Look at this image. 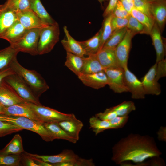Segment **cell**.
<instances>
[{
    "mask_svg": "<svg viewBox=\"0 0 166 166\" xmlns=\"http://www.w3.org/2000/svg\"><path fill=\"white\" fill-rule=\"evenodd\" d=\"M95 116L102 120L108 121L117 116L112 107L107 108L103 112L98 113Z\"/></svg>",
    "mask_w": 166,
    "mask_h": 166,
    "instance_id": "ee69618b",
    "label": "cell"
},
{
    "mask_svg": "<svg viewBox=\"0 0 166 166\" xmlns=\"http://www.w3.org/2000/svg\"><path fill=\"white\" fill-rule=\"evenodd\" d=\"M24 151L22 138L19 134H17L4 148L0 150V154H20Z\"/></svg>",
    "mask_w": 166,
    "mask_h": 166,
    "instance_id": "4316f807",
    "label": "cell"
},
{
    "mask_svg": "<svg viewBox=\"0 0 166 166\" xmlns=\"http://www.w3.org/2000/svg\"><path fill=\"white\" fill-rule=\"evenodd\" d=\"M59 27L57 22L42 28L38 44V55L50 52L59 41Z\"/></svg>",
    "mask_w": 166,
    "mask_h": 166,
    "instance_id": "277c9868",
    "label": "cell"
},
{
    "mask_svg": "<svg viewBox=\"0 0 166 166\" xmlns=\"http://www.w3.org/2000/svg\"><path fill=\"white\" fill-rule=\"evenodd\" d=\"M17 18L16 12L9 8L4 3L0 5V38Z\"/></svg>",
    "mask_w": 166,
    "mask_h": 166,
    "instance_id": "ac0fdd59",
    "label": "cell"
},
{
    "mask_svg": "<svg viewBox=\"0 0 166 166\" xmlns=\"http://www.w3.org/2000/svg\"><path fill=\"white\" fill-rule=\"evenodd\" d=\"M107 78L108 85L114 92L121 93L128 92L126 85L124 76V69L119 67L104 69Z\"/></svg>",
    "mask_w": 166,
    "mask_h": 166,
    "instance_id": "ba28073f",
    "label": "cell"
},
{
    "mask_svg": "<svg viewBox=\"0 0 166 166\" xmlns=\"http://www.w3.org/2000/svg\"><path fill=\"white\" fill-rule=\"evenodd\" d=\"M126 27L127 29L131 31L135 34L138 33L148 34L144 26L131 15L128 18V22Z\"/></svg>",
    "mask_w": 166,
    "mask_h": 166,
    "instance_id": "74e56055",
    "label": "cell"
},
{
    "mask_svg": "<svg viewBox=\"0 0 166 166\" xmlns=\"http://www.w3.org/2000/svg\"><path fill=\"white\" fill-rule=\"evenodd\" d=\"M14 73L9 67L0 70V84L7 76Z\"/></svg>",
    "mask_w": 166,
    "mask_h": 166,
    "instance_id": "c3c4849f",
    "label": "cell"
},
{
    "mask_svg": "<svg viewBox=\"0 0 166 166\" xmlns=\"http://www.w3.org/2000/svg\"><path fill=\"white\" fill-rule=\"evenodd\" d=\"M24 153L52 164L67 161H75L80 158L73 151L68 149L64 150L60 153L53 155H40L29 153L25 151Z\"/></svg>",
    "mask_w": 166,
    "mask_h": 166,
    "instance_id": "5bb4252c",
    "label": "cell"
},
{
    "mask_svg": "<svg viewBox=\"0 0 166 166\" xmlns=\"http://www.w3.org/2000/svg\"><path fill=\"white\" fill-rule=\"evenodd\" d=\"M101 4H102V3L105 1H108V0H98Z\"/></svg>",
    "mask_w": 166,
    "mask_h": 166,
    "instance_id": "db71d44e",
    "label": "cell"
},
{
    "mask_svg": "<svg viewBox=\"0 0 166 166\" xmlns=\"http://www.w3.org/2000/svg\"><path fill=\"white\" fill-rule=\"evenodd\" d=\"M5 121L11 123L23 129H25L38 134L44 141H52L55 139L47 128L44 123L28 118L7 116Z\"/></svg>",
    "mask_w": 166,
    "mask_h": 166,
    "instance_id": "3957f363",
    "label": "cell"
},
{
    "mask_svg": "<svg viewBox=\"0 0 166 166\" xmlns=\"http://www.w3.org/2000/svg\"><path fill=\"white\" fill-rule=\"evenodd\" d=\"M127 12L130 14L134 7L133 0H119Z\"/></svg>",
    "mask_w": 166,
    "mask_h": 166,
    "instance_id": "681fc988",
    "label": "cell"
},
{
    "mask_svg": "<svg viewBox=\"0 0 166 166\" xmlns=\"http://www.w3.org/2000/svg\"><path fill=\"white\" fill-rule=\"evenodd\" d=\"M134 7L149 17L153 19L150 10V3L147 0H133Z\"/></svg>",
    "mask_w": 166,
    "mask_h": 166,
    "instance_id": "ab89813d",
    "label": "cell"
},
{
    "mask_svg": "<svg viewBox=\"0 0 166 166\" xmlns=\"http://www.w3.org/2000/svg\"><path fill=\"white\" fill-rule=\"evenodd\" d=\"M27 30L17 20L7 29L1 38L6 40L10 45H12L19 41Z\"/></svg>",
    "mask_w": 166,
    "mask_h": 166,
    "instance_id": "7402d4cb",
    "label": "cell"
},
{
    "mask_svg": "<svg viewBox=\"0 0 166 166\" xmlns=\"http://www.w3.org/2000/svg\"><path fill=\"white\" fill-rule=\"evenodd\" d=\"M30 156L38 166H53L52 164L45 162L39 158Z\"/></svg>",
    "mask_w": 166,
    "mask_h": 166,
    "instance_id": "f907efd6",
    "label": "cell"
},
{
    "mask_svg": "<svg viewBox=\"0 0 166 166\" xmlns=\"http://www.w3.org/2000/svg\"><path fill=\"white\" fill-rule=\"evenodd\" d=\"M124 69V80L128 92L133 99H143L146 95L141 81H140L128 67Z\"/></svg>",
    "mask_w": 166,
    "mask_h": 166,
    "instance_id": "30bf717a",
    "label": "cell"
},
{
    "mask_svg": "<svg viewBox=\"0 0 166 166\" xmlns=\"http://www.w3.org/2000/svg\"><path fill=\"white\" fill-rule=\"evenodd\" d=\"M22 130V128L11 123L0 120V137Z\"/></svg>",
    "mask_w": 166,
    "mask_h": 166,
    "instance_id": "f35d334b",
    "label": "cell"
},
{
    "mask_svg": "<svg viewBox=\"0 0 166 166\" xmlns=\"http://www.w3.org/2000/svg\"><path fill=\"white\" fill-rule=\"evenodd\" d=\"M30 3L31 9L44 23L51 25L57 22L47 12L40 0H30Z\"/></svg>",
    "mask_w": 166,
    "mask_h": 166,
    "instance_id": "d4e9b609",
    "label": "cell"
},
{
    "mask_svg": "<svg viewBox=\"0 0 166 166\" xmlns=\"http://www.w3.org/2000/svg\"><path fill=\"white\" fill-rule=\"evenodd\" d=\"M4 81L25 101L38 105H41L39 100L24 81L15 73L6 77Z\"/></svg>",
    "mask_w": 166,
    "mask_h": 166,
    "instance_id": "52a82bcc",
    "label": "cell"
},
{
    "mask_svg": "<svg viewBox=\"0 0 166 166\" xmlns=\"http://www.w3.org/2000/svg\"><path fill=\"white\" fill-rule=\"evenodd\" d=\"M113 15L112 14L106 16L104 21L102 28V33L101 36L100 50L103 46L109 37L113 32L111 25V20Z\"/></svg>",
    "mask_w": 166,
    "mask_h": 166,
    "instance_id": "d590c367",
    "label": "cell"
},
{
    "mask_svg": "<svg viewBox=\"0 0 166 166\" xmlns=\"http://www.w3.org/2000/svg\"><path fill=\"white\" fill-rule=\"evenodd\" d=\"M156 63V78L158 81L160 78L166 76V59H164Z\"/></svg>",
    "mask_w": 166,
    "mask_h": 166,
    "instance_id": "f6af8a7d",
    "label": "cell"
},
{
    "mask_svg": "<svg viewBox=\"0 0 166 166\" xmlns=\"http://www.w3.org/2000/svg\"><path fill=\"white\" fill-rule=\"evenodd\" d=\"M9 67L26 84L37 99H39L41 95L49 89L40 74L35 70L28 69L22 66L18 61L17 57L12 60Z\"/></svg>",
    "mask_w": 166,
    "mask_h": 166,
    "instance_id": "7a4b0ae2",
    "label": "cell"
},
{
    "mask_svg": "<svg viewBox=\"0 0 166 166\" xmlns=\"http://www.w3.org/2000/svg\"><path fill=\"white\" fill-rule=\"evenodd\" d=\"M83 57L67 52L65 65L78 76L82 73Z\"/></svg>",
    "mask_w": 166,
    "mask_h": 166,
    "instance_id": "83f0119b",
    "label": "cell"
},
{
    "mask_svg": "<svg viewBox=\"0 0 166 166\" xmlns=\"http://www.w3.org/2000/svg\"><path fill=\"white\" fill-rule=\"evenodd\" d=\"M150 10L153 19L162 31L166 21V0H158L151 2Z\"/></svg>",
    "mask_w": 166,
    "mask_h": 166,
    "instance_id": "2e32d148",
    "label": "cell"
},
{
    "mask_svg": "<svg viewBox=\"0 0 166 166\" xmlns=\"http://www.w3.org/2000/svg\"><path fill=\"white\" fill-rule=\"evenodd\" d=\"M96 55L104 69L120 67L115 55V49L102 48L96 53Z\"/></svg>",
    "mask_w": 166,
    "mask_h": 166,
    "instance_id": "44dd1931",
    "label": "cell"
},
{
    "mask_svg": "<svg viewBox=\"0 0 166 166\" xmlns=\"http://www.w3.org/2000/svg\"><path fill=\"white\" fill-rule=\"evenodd\" d=\"M44 124L55 139L64 140L73 143H76L77 141L66 132L59 126L57 122L44 123Z\"/></svg>",
    "mask_w": 166,
    "mask_h": 166,
    "instance_id": "f1b7e54d",
    "label": "cell"
},
{
    "mask_svg": "<svg viewBox=\"0 0 166 166\" xmlns=\"http://www.w3.org/2000/svg\"><path fill=\"white\" fill-rule=\"evenodd\" d=\"M135 35L131 31L127 29L124 38L115 49V52L119 65L120 67L123 69L128 67V60L132 39Z\"/></svg>",
    "mask_w": 166,
    "mask_h": 166,
    "instance_id": "9c48e42d",
    "label": "cell"
},
{
    "mask_svg": "<svg viewBox=\"0 0 166 166\" xmlns=\"http://www.w3.org/2000/svg\"><path fill=\"white\" fill-rule=\"evenodd\" d=\"M5 107L0 103V114L5 115Z\"/></svg>",
    "mask_w": 166,
    "mask_h": 166,
    "instance_id": "f5cc1de1",
    "label": "cell"
},
{
    "mask_svg": "<svg viewBox=\"0 0 166 166\" xmlns=\"http://www.w3.org/2000/svg\"><path fill=\"white\" fill-rule=\"evenodd\" d=\"M111 160L117 164L131 161L144 164L147 159L162 154L153 137L131 133L121 139L112 148Z\"/></svg>",
    "mask_w": 166,
    "mask_h": 166,
    "instance_id": "6da1fadb",
    "label": "cell"
},
{
    "mask_svg": "<svg viewBox=\"0 0 166 166\" xmlns=\"http://www.w3.org/2000/svg\"><path fill=\"white\" fill-rule=\"evenodd\" d=\"M128 18H121L113 16L111 20V25L113 32L126 27Z\"/></svg>",
    "mask_w": 166,
    "mask_h": 166,
    "instance_id": "60d3db41",
    "label": "cell"
},
{
    "mask_svg": "<svg viewBox=\"0 0 166 166\" xmlns=\"http://www.w3.org/2000/svg\"><path fill=\"white\" fill-rule=\"evenodd\" d=\"M78 77L84 85L96 89L104 87L108 83L107 77L104 70L92 74L81 73Z\"/></svg>",
    "mask_w": 166,
    "mask_h": 166,
    "instance_id": "9a60e30c",
    "label": "cell"
},
{
    "mask_svg": "<svg viewBox=\"0 0 166 166\" xmlns=\"http://www.w3.org/2000/svg\"><path fill=\"white\" fill-rule=\"evenodd\" d=\"M20 165L26 166H38L31 156L23 152L21 154Z\"/></svg>",
    "mask_w": 166,
    "mask_h": 166,
    "instance_id": "bcb514c9",
    "label": "cell"
},
{
    "mask_svg": "<svg viewBox=\"0 0 166 166\" xmlns=\"http://www.w3.org/2000/svg\"><path fill=\"white\" fill-rule=\"evenodd\" d=\"M130 15L136 18L144 26L148 34L150 35L155 22L154 20L139 11L134 7L132 9Z\"/></svg>",
    "mask_w": 166,
    "mask_h": 166,
    "instance_id": "d6a6232c",
    "label": "cell"
},
{
    "mask_svg": "<svg viewBox=\"0 0 166 166\" xmlns=\"http://www.w3.org/2000/svg\"><path fill=\"white\" fill-rule=\"evenodd\" d=\"M156 63L142 79L141 81L146 95H159L161 93L160 85L156 78Z\"/></svg>",
    "mask_w": 166,
    "mask_h": 166,
    "instance_id": "8fae6325",
    "label": "cell"
},
{
    "mask_svg": "<svg viewBox=\"0 0 166 166\" xmlns=\"http://www.w3.org/2000/svg\"><path fill=\"white\" fill-rule=\"evenodd\" d=\"M5 112L6 116L23 117L43 122L25 103L5 107Z\"/></svg>",
    "mask_w": 166,
    "mask_h": 166,
    "instance_id": "e0dca14e",
    "label": "cell"
},
{
    "mask_svg": "<svg viewBox=\"0 0 166 166\" xmlns=\"http://www.w3.org/2000/svg\"><path fill=\"white\" fill-rule=\"evenodd\" d=\"M19 52L11 45L0 50V70L9 67Z\"/></svg>",
    "mask_w": 166,
    "mask_h": 166,
    "instance_id": "f546056e",
    "label": "cell"
},
{
    "mask_svg": "<svg viewBox=\"0 0 166 166\" xmlns=\"http://www.w3.org/2000/svg\"><path fill=\"white\" fill-rule=\"evenodd\" d=\"M112 107L117 116H128L131 112L136 109L134 103L131 101H124Z\"/></svg>",
    "mask_w": 166,
    "mask_h": 166,
    "instance_id": "e575fe53",
    "label": "cell"
},
{
    "mask_svg": "<svg viewBox=\"0 0 166 166\" xmlns=\"http://www.w3.org/2000/svg\"><path fill=\"white\" fill-rule=\"evenodd\" d=\"M160 140L166 141V127H161L157 133Z\"/></svg>",
    "mask_w": 166,
    "mask_h": 166,
    "instance_id": "816d5d0a",
    "label": "cell"
},
{
    "mask_svg": "<svg viewBox=\"0 0 166 166\" xmlns=\"http://www.w3.org/2000/svg\"><path fill=\"white\" fill-rule=\"evenodd\" d=\"M90 128L93 130L96 135L108 129H112L109 121L102 120L95 116L89 118Z\"/></svg>",
    "mask_w": 166,
    "mask_h": 166,
    "instance_id": "1f68e13d",
    "label": "cell"
},
{
    "mask_svg": "<svg viewBox=\"0 0 166 166\" xmlns=\"http://www.w3.org/2000/svg\"><path fill=\"white\" fill-rule=\"evenodd\" d=\"M25 102L4 79L0 84V103L7 107Z\"/></svg>",
    "mask_w": 166,
    "mask_h": 166,
    "instance_id": "7c38bea8",
    "label": "cell"
},
{
    "mask_svg": "<svg viewBox=\"0 0 166 166\" xmlns=\"http://www.w3.org/2000/svg\"><path fill=\"white\" fill-rule=\"evenodd\" d=\"M112 14L113 16L124 18H128L130 15L119 0L117 2Z\"/></svg>",
    "mask_w": 166,
    "mask_h": 166,
    "instance_id": "b9f144b4",
    "label": "cell"
},
{
    "mask_svg": "<svg viewBox=\"0 0 166 166\" xmlns=\"http://www.w3.org/2000/svg\"><path fill=\"white\" fill-rule=\"evenodd\" d=\"M127 30V27H125L113 31L102 48L115 49L124 38Z\"/></svg>",
    "mask_w": 166,
    "mask_h": 166,
    "instance_id": "4dcf8cb0",
    "label": "cell"
},
{
    "mask_svg": "<svg viewBox=\"0 0 166 166\" xmlns=\"http://www.w3.org/2000/svg\"><path fill=\"white\" fill-rule=\"evenodd\" d=\"M128 116H117L115 118L109 121L112 129H118L122 128L128 121Z\"/></svg>",
    "mask_w": 166,
    "mask_h": 166,
    "instance_id": "7bdbcfd3",
    "label": "cell"
},
{
    "mask_svg": "<svg viewBox=\"0 0 166 166\" xmlns=\"http://www.w3.org/2000/svg\"><path fill=\"white\" fill-rule=\"evenodd\" d=\"M59 126L71 137L78 140L79 133L83 126V124L77 119L75 115L72 117L58 122Z\"/></svg>",
    "mask_w": 166,
    "mask_h": 166,
    "instance_id": "d6986e66",
    "label": "cell"
},
{
    "mask_svg": "<svg viewBox=\"0 0 166 166\" xmlns=\"http://www.w3.org/2000/svg\"><path fill=\"white\" fill-rule=\"evenodd\" d=\"M4 3L16 13L31 9L30 0H7Z\"/></svg>",
    "mask_w": 166,
    "mask_h": 166,
    "instance_id": "836d02e7",
    "label": "cell"
},
{
    "mask_svg": "<svg viewBox=\"0 0 166 166\" xmlns=\"http://www.w3.org/2000/svg\"><path fill=\"white\" fill-rule=\"evenodd\" d=\"M102 33V28L92 37L83 41H79L85 55L96 54L99 51Z\"/></svg>",
    "mask_w": 166,
    "mask_h": 166,
    "instance_id": "cb8c5ba5",
    "label": "cell"
},
{
    "mask_svg": "<svg viewBox=\"0 0 166 166\" xmlns=\"http://www.w3.org/2000/svg\"><path fill=\"white\" fill-rule=\"evenodd\" d=\"M21 160V154H0V166H19Z\"/></svg>",
    "mask_w": 166,
    "mask_h": 166,
    "instance_id": "8d00e7d4",
    "label": "cell"
},
{
    "mask_svg": "<svg viewBox=\"0 0 166 166\" xmlns=\"http://www.w3.org/2000/svg\"><path fill=\"white\" fill-rule=\"evenodd\" d=\"M118 0H109L108 4L103 14L104 17H106L112 14Z\"/></svg>",
    "mask_w": 166,
    "mask_h": 166,
    "instance_id": "7dc6e473",
    "label": "cell"
},
{
    "mask_svg": "<svg viewBox=\"0 0 166 166\" xmlns=\"http://www.w3.org/2000/svg\"><path fill=\"white\" fill-rule=\"evenodd\" d=\"M160 32L159 28L155 22L150 35L156 52V63L164 59L165 54V47Z\"/></svg>",
    "mask_w": 166,
    "mask_h": 166,
    "instance_id": "603a6c76",
    "label": "cell"
},
{
    "mask_svg": "<svg viewBox=\"0 0 166 166\" xmlns=\"http://www.w3.org/2000/svg\"><path fill=\"white\" fill-rule=\"evenodd\" d=\"M42 29L35 28L28 29L19 41L10 45L19 52L26 53L32 56L38 55V44Z\"/></svg>",
    "mask_w": 166,
    "mask_h": 166,
    "instance_id": "5b68a950",
    "label": "cell"
},
{
    "mask_svg": "<svg viewBox=\"0 0 166 166\" xmlns=\"http://www.w3.org/2000/svg\"><path fill=\"white\" fill-rule=\"evenodd\" d=\"M16 13L18 20L26 29L42 28L49 25L42 22L31 9Z\"/></svg>",
    "mask_w": 166,
    "mask_h": 166,
    "instance_id": "4fadbf2b",
    "label": "cell"
},
{
    "mask_svg": "<svg viewBox=\"0 0 166 166\" xmlns=\"http://www.w3.org/2000/svg\"><path fill=\"white\" fill-rule=\"evenodd\" d=\"M63 30L66 39L62 40L61 42L66 52L84 57L85 53L79 41L75 40L70 35L66 26L64 27Z\"/></svg>",
    "mask_w": 166,
    "mask_h": 166,
    "instance_id": "ffe728a7",
    "label": "cell"
},
{
    "mask_svg": "<svg viewBox=\"0 0 166 166\" xmlns=\"http://www.w3.org/2000/svg\"><path fill=\"white\" fill-rule=\"evenodd\" d=\"M25 103L35 113L41 121L44 123L59 122L74 116V114H67L42 105L25 102Z\"/></svg>",
    "mask_w": 166,
    "mask_h": 166,
    "instance_id": "8992f818",
    "label": "cell"
},
{
    "mask_svg": "<svg viewBox=\"0 0 166 166\" xmlns=\"http://www.w3.org/2000/svg\"><path fill=\"white\" fill-rule=\"evenodd\" d=\"M88 56L86 57H83L82 74H92L104 70V69L97 58L96 53Z\"/></svg>",
    "mask_w": 166,
    "mask_h": 166,
    "instance_id": "484cf974",
    "label": "cell"
},
{
    "mask_svg": "<svg viewBox=\"0 0 166 166\" xmlns=\"http://www.w3.org/2000/svg\"><path fill=\"white\" fill-rule=\"evenodd\" d=\"M147 0L149 2L151 3V2H152L156 1L158 0Z\"/></svg>",
    "mask_w": 166,
    "mask_h": 166,
    "instance_id": "11a10c76",
    "label": "cell"
}]
</instances>
